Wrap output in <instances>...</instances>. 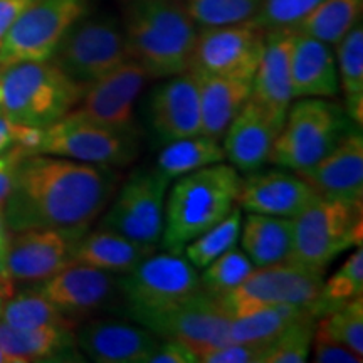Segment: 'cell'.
<instances>
[{
	"mask_svg": "<svg viewBox=\"0 0 363 363\" xmlns=\"http://www.w3.org/2000/svg\"><path fill=\"white\" fill-rule=\"evenodd\" d=\"M121 27L128 57L148 78H170L190 69L199 27L179 0H125Z\"/></svg>",
	"mask_w": 363,
	"mask_h": 363,
	"instance_id": "obj_2",
	"label": "cell"
},
{
	"mask_svg": "<svg viewBox=\"0 0 363 363\" xmlns=\"http://www.w3.org/2000/svg\"><path fill=\"white\" fill-rule=\"evenodd\" d=\"M34 289L76 323L120 298L118 274L78 262L40 281Z\"/></svg>",
	"mask_w": 363,
	"mask_h": 363,
	"instance_id": "obj_17",
	"label": "cell"
},
{
	"mask_svg": "<svg viewBox=\"0 0 363 363\" xmlns=\"http://www.w3.org/2000/svg\"><path fill=\"white\" fill-rule=\"evenodd\" d=\"M126 316L160 311L201 291L197 269L182 254H152L118 278Z\"/></svg>",
	"mask_w": 363,
	"mask_h": 363,
	"instance_id": "obj_8",
	"label": "cell"
},
{
	"mask_svg": "<svg viewBox=\"0 0 363 363\" xmlns=\"http://www.w3.org/2000/svg\"><path fill=\"white\" fill-rule=\"evenodd\" d=\"M261 4L262 0H187L184 7L195 26L206 29L252 21Z\"/></svg>",
	"mask_w": 363,
	"mask_h": 363,
	"instance_id": "obj_38",
	"label": "cell"
},
{
	"mask_svg": "<svg viewBox=\"0 0 363 363\" xmlns=\"http://www.w3.org/2000/svg\"><path fill=\"white\" fill-rule=\"evenodd\" d=\"M291 222L288 261L311 271L325 274L340 254L362 244V203L316 197Z\"/></svg>",
	"mask_w": 363,
	"mask_h": 363,
	"instance_id": "obj_6",
	"label": "cell"
},
{
	"mask_svg": "<svg viewBox=\"0 0 363 363\" xmlns=\"http://www.w3.org/2000/svg\"><path fill=\"white\" fill-rule=\"evenodd\" d=\"M12 281L9 278H4V276H0V316H2V310H4V305H6L7 298H11L13 291H12Z\"/></svg>",
	"mask_w": 363,
	"mask_h": 363,
	"instance_id": "obj_48",
	"label": "cell"
},
{
	"mask_svg": "<svg viewBox=\"0 0 363 363\" xmlns=\"http://www.w3.org/2000/svg\"><path fill=\"white\" fill-rule=\"evenodd\" d=\"M0 347L24 363L81 360L72 328H13L0 321Z\"/></svg>",
	"mask_w": 363,
	"mask_h": 363,
	"instance_id": "obj_27",
	"label": "cell"
},
{
	"mask_svg": "<svg viewBox=\"0 0 363 363\" xmlns=\"http://www.w3.org/2000/svg\"><path fill=\"white\" fill-rule=\"evenodd\" d=\"M281 128L261 104L249 98L224 133L225 158L244 174L262 169L269 163Z\"/></svg>",
	"mask_w": 363,
	"mask_h": 363,
	"instance_id": "obj_23",
	"label": "cell"
},
{
	"mask_svg": "<svg viewBox=\"0 0 363 363\" xmlns=\"http://www.w3.org/2000/svg\"><path fill=\"white\" fill-rule=\"evenodd\" d=\"M89 227H45L12 233L6 274L21 283H40L72 264L74 249Z\"/></svg>",
	"mask_w": 363,
	"mask_h": 363,
	"instance_id": "obj_16",
	"label": "cell"
},
{
	"mask_svg": "<svg viewBox=\"0 0 363 363\" xmlns=\"http://www.w3.org/2000/svg\"><path fill=\"white\" fill-rule=\"evenodd\" d=\"M230 320L217 298L202 291L165 308V310L135 316V323L155 333L158 338L182 342L197 355L199 362L230 343Z\"/></svg>",
	"mask_w": 363,
	"mask_h": 363,
	"instance_id": "obj_9",
	"label": "cell"
},
{
	"mask_svg": "<svg viewBox=\"0 0 363 363\" xmlns=\"http://www.w3.org/2000/svg\"><path fill=\"white\" fill-rule=\"evenodd\" d=\"M293 222L289 217L252 214L240 225V246L254 267L288 261L291 252Z\"/></svg>",
	"mask_w": 363,
	"mask_h": 363,
	"instance_id": "obj_28",
	"label": "cell"
},
{
	"mask_svg": "<svg viewBox=\"0 0 363 363\" xmlns=\"http://www.w3.org/2000/svg\"><path fill=\"white\" fill-rule=\"evenodd\" d=\"M172 182L153 170H138L130 175L115 201L108 203L101 219L104 229H110L135 242L157 247L162 240L165 224V202Z\"/></svg>",
	"mask_w": 363,
	"mask_h": 363,
	"instance_id": "obj_12",
	"label": "cell"
},
{
	"mask_svg": "<svg viewBox=\"0 0 363 363\" xmlns=\"http://www.w3.org/2000/svg\"><path fill=\"white\" fill-rule=\"evenodd\" d=\"M318 197L362 203L363 201V138L350 130L328 155L299 174Z\"/></svg>",
	"mask_w": 363,
	"mask_h": 363,
	"instance_id": "obj_21",
	"label": "cell"
},
{
	"mask_svg": "<svg viewBox=\"0 0 363 363\" xmlns=\"http://www.w3.org/2000/svg\"><path fill=\"white\" fill-rule=\"evenodd\" d=\"M240 179L235 206L252 214L294 217L318 195L301 175L291 170L251 172Z\"/></svg>",
	"mask_w": 363,
	"mask_h": 363,
	"instance_id": "obj_20",
	"label": "cell"
},
{
	"mask_svg": "<svg viewBox=\"0 0 363 363\" xmlns=\"http://www.w3.org/2000/svg\"><path fill=\"white\" fill-rule=\"evenodd\" d=\"M224 160V147L219 140L201 133L167 143L157 158L155 170L167 180L174 182L182 175Z\"/></svg>",
	"mask_w": 363,
	"mask_h": 363,
	"instance_id": "obj_29",
	"label": "cell"
},
{
	"mask_svg": "<svg viewBox=\"0 0 363 363\" xmlns=\"http://www.w3.org/2000/svg\"><path fill=\"white\" fill-rule=\"evenodd\" d=\"M337 67L340 89L345 94V111L353 125L363 123V29L353 27L337 44Z\"/></svg>",
	"mask_w": 363,
	"mask_h": 363,
	"instance_id": "obj_32",
	"label": "cell"
},
{
	"mask_svg": "<svg viewBox=\"0 0 363 363\" xmlns=\"http://www.w3.org/2000/svg\"><path fill=\"white\" fill-rule=\"evenodd\" d=\"M264 38L266 30L254 21L201 29L189 71L252 81L264 49Z\"/></svg>",
	"mask_w": 363,
	"mask_h": 363,
	"instance_id": "obj_14",
	"label": "cell"
},
{
	"mask_svg": "<svg viewBox=\"0 0 363 363\" xmlns=\"http://www.w3.org/2000/svg\"><path fill=\"white\" fill-rule=\"evenodd\" d=\"M293 99L335 98L340 91L338 67L331 45L294 33L291 51Z\"/></svg>",
	"mask_w": 363,
	"mask_h": 363,
	"instance_id": "obj_24",
	"label": "cell"
},
{
	"mask_svg": "<svg viewBox=\"0 0 363 363\" xmlns=\"http://www.w3.org/2000/svg\"><path fill=\"white\" fill-rule=\"evenodd\" d=\"M252 269L254 264L244 251L233 247L203 267V272L199 276L201 289L212 298H224L238 288Z\"/></svg>",
	"mask_w": 363,
	"mask_h": 363,
	"instance_id": "obj_37",
	"label": "cell"
},
{
	"mask_svg": "<svg viewBox=\"0 0 363 363\" xmlns=\"http://www.w3.org/2000/svg\"><path fill=\"white\" fill-rule=\"evenodd\" d=\"M321 0H262L254 22L264 30L291 29Z\"/></svg>",
	"mask_w": 363,
	"mask_h": 363,
	"instance_id": "obj_40",
	"label": "cell"
},
{
	"mask_svg": "<svg viewBox=\"0 0 363 363\" xmlns=\"http://www.w3.org/2000/svg\"><path fill=\"white\" fill-rule=\"evenodd\" d=\"M195 76L199 79L201 98V133L220 140L234 116L251 98L252 81L224 76Z\"/></svg>",
	"mask_w": 363,
	"mask_h": 363,
	"instance_id": "obj_26",
	"label": "cell"
},
{
	"mask_svg": "<svg viewBox=\"0 0 363 363\" xmlns=\"http://www.w3.org/2000/svg\"><path fill=\"white\" fill-rule=\"evenodd\" d=\"M352 123L342 104L326 98H299L286 113L269 163L301 174L328 155Z\"/></svg>",
	"mask_w": 363,
	"mask_h": 363,
	"instance_id": "obj_5",
	"label": "cell"
},
{
	"mask_svg": "<svg viewBox=\"0 0 363 363\" xmlns=\"http://www.w3.org/2000/svg\"><path fill=\"white\" fill-rule=\"evenodd\" d=\"M26 155H29V153L22 147H13L0 155V206L6 203L9 194H11L17 167Z\"/></svg>",
	"mask_w": 363,
	"mask_h": 363,
	"instance_id": "obj_44",
	"label": "cell"
},
{
	"mask_svg": "<svg viewBox=\"0 0 363 363\" xmlns=\"http://www.w3.org/2000/svg\"><path fill=\"white\" fill-rule=\"evenodd\" d=\"M128 59L121 22L113 16H88L74 22L51 61L81 86L91 84Z\"/></svg>",
	"mask_w": 363,
	"mask_h": 363,
	"instance_id": "obj_7",
	"label": "cell"
},
{
	"mask_svg": "<svg viewBox=\"0 0 363 363\" xmlns=\"http://www.w3.org/2000/svg\"><path fill=\"white\" fill-rule=\"evenodd\" d=\"M315 331L363 357V298L352 299L320 316Z\"/></svg>",
	"mask_w": 363,
	"mask_h": 363,
	"instance_id": "obj_36",
	"label": "cell"
},
{
	"mask_svg": "<svg viewBox=\"0 0 363 363\" xmlns=\"http://www.w3.org/2000/svg\"><path fill=\"white\" fill-rule=\"evenodd\" d=\"M199 358L187 345L172 338H160L148 363H197Z\"/></svg>",
	"mask_w": 363,
	"mask_h": 363,
	"instance_id": "obj_43",
	"label": "cell"
},
{
	"mask_svg": "<svg viewBox=\"0 0 363 363\" xmlns=\"http://www.w3.org/2000/svg\"><path fill=\"white\" fill-rule=\"evenodd\" d=\"M240 225H242V208L234 207L225 219H222L219 224L211 227L185 246L184 252L187 261L195 269H203L220 254L238 244Z\"/></svg>",
	"mask_w": 363,
	"mask_h": 363,
	"instance_id": "obj_35",
	"label": "cell"
},
{
	"mask_svg": "<svg viewBox=\"0 0 363 363\" xmlns=\"http://www.w3.org/2000/svg\"><path fill=\"white\" fill-rule=\"evenodd\" d=\"M138 152L136 135L103 128L69 111L56 123L40 131L34 153L106 165L118 169L135 160Z\"/></svg>",
	"mask_w": 363,
	"mask_h": 363,
	"instance_id": "obj_13",
	"label": "cell"
},
{
	"mask_svg": "<svg viewBox=\"0 0 363 363\" xmlns=\"http://www.w3.org/2000/svg\"><path fill=\"white\" fill-rule=\"evenodd\" d=\"M308 306L278 305L251 311L247 315L233 316L230 320V342H249L269 345L293 323L310 315ZM313 315V313H311ZM315 316V315H313ZM316 318V316H315Z\"/></svg>",
	"mask_w": 363,
	"mask_h": 363,
	"instance_id": "obj_31",
	"label": "cell"
},
{
	"mask_svg": "<svg viewBox=\"0 0 363 363\" xmlns=\"http://www.w3.org/2000/svg\"><path fill=\"white\" fill-rule=\"evenodd\" d=\"M91 0H38L0 40V69L27 61H49Z\"/></svg>",
	"mask_w": 363,
	"mask_h": 363,
	"instance_id": "obj_10",
	"label": "cell"
},
{
	"mask_svg": "<svg viewBox=\"0 0 363 363\" xmlns=\"http://www.w3.org/2000/svg\"><path fill=\"white\" fill-rule=\"evenodd\" d=\"M313 350H315V360L316 363H358L362 362V357L353 353L350 348L345 345L335 342L323 337V335L316 333L313 337Z\"/></svg>",
	"mask_w": 363,
	"mask_h": 363,
	"instance_id": "obj_42",
	"label": "cell"
},
{
	"mask_svg": "<svg viewBox=\"0 0 363 363\" xmlns=\"http://www.w3.org/2000/svg\"><path fill=\"white\" fill-rule=\"evenodd\" d=\"M160 338L138 323L91 320L76 333V345L96 363H148Z\"/></svg>",
	"mask_w": 363,
	"mask_h": 363,
	"instance_id": "obj_19",
	"label": "cell"
},
{
	"mask_svg": "<svg viewBox=\"0 0 363 363\" xmlns=\"http://www.w3.org/2000/svg\"><path fill=\"white\" fill-rule=\"evenodd\" d=\"M147 123L162 145L201 135L199 79L192 71L170 76L150 93Z\"/></svg>",
	"mask_w": 363,
	"mask_h": 363,
	"instance_id": "obj_18",
	"label": "cell"
},
{
	"mask_svg": "<svg viewBox=\"0 0 363 363\" xmlns=\"http://www.w3.org/2000/svg\"><path fill=\"white\" fill-rule=\"evenodd\" d=\"M363 296V251L358 246L328 281H323L321 293L311 305V313L316 316L326 315L335 308Z\"/></svg>",
	"mask_w": 363,
	"mask_h": 363,
	"instance_id": "obj_34",
	"label": "cell"
},
{
	"mask_svg": "<svg viewBox=\"0 0 363 363\" xmlns=\"http://www.w3.org/2000/svg\"><path fill=\"white\" fill-rule=\"evenodd\" d=\"M362 11L363 0H321L291 29L328 45H337L360 22Z\"/></svg>",
	"mask_w": 363,
	"mask_h": 363,
	"instance_id": "obj_30",
	"label": "cell"
},
{
	"mask_svg": "<svg viewBox=\"0 0 363 363\" xmlns=\"http://www.w3.org/2000/svg\"><path fill=\"white\" fill-rule=\"evenodd\" d=\"M269 345L230 342L211 355L203 358V363H262L264 353Z\"/></svg>",
	"mask_w": 363,
	"mask_h": 363,
	"instance_id": "obj_41",
	"label": "cell"
},
{
	"mask_svg": "<svg viewBox=\"0 0 363 363\" xmlns=\"http://www.w3.org/2000/svg\"><path fill=\"white\" fill-rule=\"evenodd\" d=\"M0 321L13 328H72L78 323L62 315L43 294L30 289L12 294L4 305Z\"/></svg>",
	"mask_w": 363,
	"mask_h": 363,
	"instance_id": "obj_33",
	"label": "cell"
},
{
	"mask_svg": "<svg viewBox=\"0 0 363 363\" xmlns=\"http://www.w3.org/2000/svg\"><path fill=\"white\" fill-rule=\"evenodd\" d=\"M83 88L51 59L17 62L0 69V113L17 125L48 128L74 110Z\"/></svg>",
	"mask_w": 363,
	"mask_h": 363,
	"instance_id": "obj_4",
	"label": "cell"
},
{
	"mask_svg": "<svg viewBox=\"0 0 363 363\" xmlns=\"http://www.w3.org/2000/svg\"><path fill=\"white\" fill-rule=\"evenodd\" d=\"M153 252L155 247L143 246L110 229L98 227L96 230L88 229L81 235L76 244L72 262L121 276L130 272Z\"/></svg>",
	"mask_w": 363,
	"mask_h": 363,
	"instance_id": "obj_25",
	"label": "cell"
},
{
	"mask_svg": "<svg viewBox=\"0 0 363 363\" xmlns=\"http://www.w3.org/2000/svg\"><path fill=\"white\" fill-rule=\"evenodd\" d=\"M11 229H9L6 214H4V206H0V276L7 278L6 264H7V254L9 244H11Z\"/></svg>",
	"mask_w": 363,
	"mask_h": 363,
	"instance_id": "obj_47",
	"label": "cell"
},
{
	"mask_svg": "<svg viewBox=\"0 0 363 363\" xmlns=\"http://www.w3.org/2000/svg\"><path fill=\"white\" fill-rule=\"evenodd\" d=\"M165 202L162 247L182 254L185 246L230 214L238 202L240 175L233 165L214 163L182 175Z\"/></svg>",
	"mask_w": 363,
	"mask_h": 363,
	"instance_id": "obj_3",
	"label": "cell"
},
{
	"mask_svg": "<svg viewBox=\"0 0 363 363\" xmlns=\"http://www.w3.org/2000/svg\"><path fill=\"white\" fill-rule=\"evenodd\" d=\"M0 101H2V91H0Z\"/></svg>",
	"mask_w": 363,
	"mask_h": 363,
	"instance_id": "obj_50",
	"label": "cell"
},
{
	"mask_svg": "<svg viewBox=\"0 0 363 363\" xmlns=\"http://www.w3.org/2000/svg\"><path fill=\"white\" fill-rule=\"evenodd\" d=\"M147 81V71L128 57L103 78L86 84L72 113L103 128L136 135L135 106Z\"/></svg>",
	"mask_w": 363,
	"mask_h": 363,
	"instance_id": "obj_15",
	"label": "cell"
},
{
	"mask_svg": "<svg viewBox=\"0 0 363 363\" xmlns=\"http://www.w3.org/2000/svg\"><path fill=\"white\" fill-rule=\"evenodd\" d=\"M113 167L33 153L22 158L4 214L11 233L45 227H89L115 197Z\"/></svg>",
	"mask_w": 363,
	"mask_h": 363,
	"instance_id": "obj_1",
	"label": "cell"
},
{
	"mask_svg": "<svg viewBox=\"0 0 363 363\" xmlns=\"http://www.w3.org/2000/svg\"><path fill=\"white\" fill-rule=\"evenodd\" d=\"M0 363H24V362H22L21 358L11 355V353L6 352L2 347H0Z\"/></svg>",
	"mask_w": 363,
	"mask_h": 363,
	"instance_id": "obj_49",
	"label": "cell"
},
{
	"mask_svg": "<svg viewBox=\"0 0 363 363\" xmlns=\"http://www.w3.org/2000/svg\"><path fill=\"white\" fill-rule=\"evenodd\" d=\"M294 30H266L264 49L252 78L251 98L283 126L293 103L291 51Z\"/></svg>",
	"mask_w": 363,
	"mask_h": 363,
	"instance_id": "obj_22",
	"label": "cell"
},
{
	"mask_svg": "<svg viewBox=\"0 0 363 363\" xmlns=\"http://www.w3.org/2000/svg\"><path fill=\"white\" fill-rule=\"evenodd\" d=\"M323 281V272L284 261L254 267L238 288L219 298V301L230 316L247 315L261 308L278 305L311 308L320 296Z\"/></svg>",
	"mask_w": 363,
	"mask_h": 363,
	"instance_id": "obj_11",
	"label": "cell"
},
{
	"mask_svg": "<svg viewBox=\"0 0 363 363\" xmlns=\"http://www.w3.org/2000/svg\"><path fill=\"white\" fill-rule=\"evenodd\" d=\"M38 0H0V40L9 29H11L13 22H16L26 11Z\"/></svg>",
	"mask_w": 363,
	"mask_h": 363,
	"instance_id": "obj_45",
	"label": "cell"
},
{
	"mask_svg": "<svg viewBox=\"0 0 363 363\" xmlns=\"http://www.w3.org/2000/svg\"><path fill=\"white\" fill-rule=\"evenodd\" d=\"M316 318L303 316L288 330L283 331L274 342L269 343L262 363H303L308 360L315 337Z\"/></svg>",
	"mask_w": 363,
	"mask_h": 363,
	"instance_id": "obj_39",
	"label": "cell"
},
{
	"mask_svg": "<svg viewBox=\"0 0 363 363\" xmlns=\"http://www.w3.org/2000/svg\"><path fill=\"white\" fill-rule=\"evenodd\" d=\"M21 133L22 125L13 123L0 113V155L19 145Z\"/></svg>",
	"mask_w": 363,
	"mask_h": 363,
	"instance_id": "obj_46",
	"label": "cell"
}]
</instances>
